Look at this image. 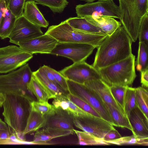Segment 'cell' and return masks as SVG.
<instances>
[{
  "label": "cell",
  "mask_w": 148,
  "mask_h": 148,
  "mask_svg": "<svg viewBox=\"0 0 148 148\" xmlns=\"http://www.w3.org/2000/svg\"><path fill=\"white\" fill-rule=\"evenodd\" d=\"M132 43L124 27L121 26L97 48L92 65L98 70L126 58L132 54Z\"/></svg>",
  "instance_id": "cell-1"
},
{
  "label": "cell",
  "mask_w": 148,
  "mask_h": 148,
  "mask_svg": "<svg viewBox=\"0 0 148 148\" xmlns=\"http://www.w3.org/2000/svg\"><path fill=\"white\" fill-rule=\"evenodd\" d=\"M2 115L5 122L12 133L25 141L23 135L31 110L32 99L27 95L9 93L4 95Z\"/></svg>",
  "instance_id": "cell-2"
},
{
  "label": "cell",
  "mask_w": 148,
  "mask_h": 148,
  "mask_svg": "<svg viewBox=\"0 0 148 148\" xmlns=\"http://www.w3.org/2000/svg\"><path fill=\"white\" fill-rule=\"evenodd\" d=\"M119 19L132 42L138 38L141 20L148 13V0H119Z\"/></svg>",
  "instance_id": "cell-3"
},
{
  "label": "cell",
  "mask_w": 148,
  "mask_h": 148,
  "mask_svg": "<svg viewBox=\"0 0 148 148\" xmlns=\"http://www.w3.org/2000/svg\"><path fill=\"white\" fill-rule=\"evenodd\" d=\"M135 60V56L132 54L123 60L98 69L101 79L109 86H130L136 76Z\"/></svg>",
  "instance_id": "cell-4"
},
{
  "label": "cell",
  "mask_w": 148,
  "mask_h": 148,
  "mask_svg": "<svg viewBox=\"0 0 148 148\" xmlns=\"http://www.w3.org/2000/svg\"><path fill=\"white\" fill-rule=\"evenodd\" d=\"M45 34L59 42L87 43L97 48L108 36L106 34L87 33L75 30L66 21L58 25L50 26Z\"/></svg>",
  "instance_id": "cell-5"
},
{
  "label": "cell",
  "mask_w": 148,
  "mask_h": 148,
  "mask_svg": "<svg viewBox=\"0 0 148 148\" xmlns=\"http://www.w3.org/2000/svg\"><path fill=\"white\" fill-rule=\"evenodd\" d=\"M32 75L28 64L8 74L0 75V93L19 94L33 97L34 94L27 89Z\"/></svg>",
  "instance_id": "cell-6"
},
{
  "label": "cell",
  "mask_w": 148,
  "mask_h": 148,
  "mask_svg": "<svg viewBox=\"0 0 148 148\" xmlns=\"http://www.w3.org/2000/svg\"><path fill=\"white\" fill-rule=\"evenodd\" d=\"M33 55L16 45L0 48V73L12 71L25 64Z\"/></svg>",
  "instance_id": "cell-7"
},
{
  "label": "cell",
  "mask_w": 148,
  "mask_h": 148,
  "mask_svg": "<svg viewBox=\"0 0 148 148\" xmlns=\"http://www.w3.org/2000/svg\"><path fill=\"white\" fill-rule=\"evenodd\" d=\"M66 81L69 92L83 100L97 112L101 118L115 126L103 102L92 90L84 84L68 79Z\"/></svg>",
  "instance_id": "cell-8"
},
{
  "label": "cell",
  "mask_w": 148,
  "mask_h": 148,
  "mask_svg": "<svg viewBox=\"0 0 148 148\" xmlns=\"http://www.w3.org/2000/svg\"><path fill=\"white\" fill-rule=\"evenodd\" d=\"M78 17L84 18L92 16L120 18L119 7L113 0H98L95 2L79 4L75 7Z\"/></svg>",
  "instance_id": "cell-9"
},
{
  "label": "cell",
  "mask_w": 148,
  "mask_h": 148,
  "mask_svg": "<svg viewBox=\"0 0 148 148\" xmlns=\"http://www.w3.org/2000/svg\"><path fill=\"white\" fill-rule=\"evenodd\" d=\"M95 48L87 43L58 42L50 54L66 57L75 63L85 61Z\"/></svg>",
  "instance_id": "cell-10"
},
{
  "label": "cell",
  "mask_w": 148,
  "mask_h": 148,
  "mask_svg": "<svg viewBox=\"0 0 148 148\" xmlns=\"http://www.w3.org/2000/svg\"><path fill=\"white\" fill-rule=\"evenodd\" d=\"M59 72L66 79L80 84L101 79L98 70L85 61L74 63Z\"/></svg>",
  "instance_id": "cell-11"
},
{
  "label": "cell",
  "mask_w": 148,
  "mask_h": 148,
  "mask_svg": "<svg viewBox=\"0 0 148 148\" xmlns=\"http://www.w3.org/2000/svg\"><path fill=\"white\" fill-rule=\"evenodd\" d=\"M73 123L74 126L78 128L101 139L108 132L115 129L107 121L93 115L73 117Z\"/></svg>",
  "instance_id": "cell-12"
},
{
  "label": "cell",
  "mask_w": 148,
  "mask_h": 148,
  "mask_svg": "<svg viewBox=\"0 0 148 148\" xmlns=\"http://www.w3.org/2000/svg\"><path fill=\"white\" fill-rule=\"evenodd\" d=\"M43 34L40 27L32 24L22 15L17 18L8 38L10 42L18 45L21 40L35 38Z\"/></svg>",
  "instance_id": "cell-13"
},
{
  "label": "cell",
  "mask_w": 148,
  "mask_h": 148,
  "mask_svg": "<svg viewBox=\"0 0 148 148\" xmlns=\"http://www.w3.org/2000/svg\"><path fill=\"white\" fill-rule=\"evenodd\" d=\"M58 42L50 35L45 34L39 37L21 40L18 45L25 51L35 53L50 54Z\"/></svg>",
  "instance_id": "cell-14"
},
{
  "label": "cell",
  "mask_w": 148,
  "mask_h": 148,
  "mask_svg": "<svg viewBox=\"0 0 148 148\" xmlns=\"http://www.w3.org/2000/svg\"><path fill=\"white\" fill-rule=\"evenodd\" d=\"M84 84L92 90L103 103L112 105L124 113L114 99L110 86L101 79L89 81Z\"/></svg>",
  "instance_id": "cell-15"
},
{
  "label": "cell",
  "mask_w": 148,
  "mask_h": 148,
  "mask_svg": "<svg viewBox=\"0 0 148 148\" xmlns=\"http://www.w3.org/2000/svg\"><path fill=\"white\" fill-rule=\"evenodd\" d=\"M133 135L143 138H148V119L137 107L132 110L128 117Z\"/></svg>",
  "instance_id": "cell-16"
},
{
  "label": "cell",
  "mask_w": 148,
  "mask_h": 148,
  "mask_svg": "<svg viewBox=\"0 0 148 148\" xmlns=\"http://www.w3.org/2000/svg\"><path fill=\"white\" fill-rule=\"evenodd\" d=\"M46 124L45 127L73 130L74 129L73 116L66 111L56 108L55 113L49 116H45Z\"/></svg>",
  "instance_id": "cell-17"
},
{
  "label": "cell",
  "mask_w": 148,
  "mask_h": 148,
  "mask_svg": "<svg viewBox=\"0 0 148 148\" xmlns=\"http://www.w3.org/2000/svg\"><path fill=\"white\" fill-rule=\"evenodd\" d=\"M75 133L74 130H63L58 128L44 127L43 129L36 132L32 142L36 145H42L53 139L65 136Z\"/></svg>",
  "instance_id": "cell-18"
},
{
  "label": "cell",
  "mask_w": 148,
  "mask_h": 148,
  "mask_svg": "<svg viewBox=\"0 0 148 148\" xmlns=\"http://www.w3.org/2000/svg\"><path fill=\"white\" fill-rule=\"evenodd\" d=\"M67 93L62 94L53 99V105L56 108L61 109L73 117H80L92 115L85 112L70 100Z\"/></svg>",
  "instance_id": "cell-19"
},
{
  "label": "cell",
  "mask_w": 148,
  "mask_h": 148,
  "mask_svg": "<svg viewBox=\"0 0 148 148\" xmlns=\"http://www.w3.org/2000/svg\"><path fill=\"white\" fill-rule=\"evenodd\" d=\"M84 18L108 36L111 35L121 25L120 22L110 17L94 15Z\"/></svg>",
  "instance_id": "cell-20"
},
{
  "label": "cell",
  "mask_w": 148,
  "mask_h": 148,
  "mask_svg": "<svg viewBox=\"0 0 148 148\" xmlns=\"http://www.w3.org/2000/svg\"><path fill=\"white\" fill-rule=\"evenodd\" d=\"M23 15L30 22L40 27L47 28L49 25L48 22L45 19L34 1H26Z\"/></svg>",
  "instance_id": "cell-21"
},
{
  "label": "cell",
  "mask_w": 148,
  "mask_h": 148,
  "mask_svg": "<svg viewBox=\"0 0 148 148\" xmlns=\"http://www.w3.org/2000/svg\"><path fill=\"white\" fill-rule=\"evenodd\" d=\"M33 75L45 89L49 99H54L62 94L68 93L49 80L38 70L33 72Z\"/></svg>",
  "instance_id": "cell-22"
},
{
  "label": "cell",
  "mask_w": 148,
  "mask_h": 148,
  "mask_svg": "<svg viewBox=\"0 0 148 148\" xmlns=\"http://www.w3.org/2000/svg\"><path fill=\"white\" fill-rule=\"evenodd\" d=\"M45 116L40 113L31 110L28 116L23 135H26L36 132L44 127L46 124Z\"/></svg>",
  "instance_id": "cell-23"
},
{
  "label": "cell",
  "mask_w": 148,
  "mask_h": 148,
  "mask_svg": "<svg viewBox=\"0 0 148 148\" xmlns=\"http://www.w3.org/2000/svg\"><path fill=\"white\" fill-rule=\"evenodd\" d=\"M103 103L115 126L126 128L132 132V128L128 118L123 112L112 105Z\"/></svg>",
  "instance_id": "cell-24"
},
{
  "label": "cell",
  "mask_w": 148,
  "mask_h": 148,
  "mask_svg": "<svg viewBox=\"0 0 148 148\" xmlns=\"http://www.w3.org/2000/svg\"><path fill=\"white\" fill-rule=\"evenodd\" d=\"M65 21L73 29L78 31L95 34H106L83 18L71 17Z\"/></svg>",
  "instance_id": "cell-25"
},
{
  "label": "cell",
  "mask_w": 148,
  "mask_h": 148,
  "mask_svg": "<svg viewBox=\"0 0 148 148\" xmlns=\"http://www.w3.org/2000/svg\"><path fill=\"white\" fill-rule=\"evenodd\" d=\"M17 17L6 8L0 25V38L2 39L8 38L15 25Z\"/></svg>",
  "instance_id": "cell-26"
},
{
  "label": "cell",
  "mask_w": 148,
  "mask_h": 148,
  "mask_svg": "<svg viewBox=\"0 0 148 148\" xmlns=\"http://www.w3.org/2000/svg\"><path fill=\"white\" fill-rule=\"evenodd\" d=\"M73 130L78 138V145H110L103 139L97 137L89 133L75 129Z\"/></svg>",
  "instance_id": "cell-27"
},
{
  "label": "cell",
  "mask_w": 148,
  "mask_h": 148,
  "mask_svg": "<svg viewBox=\"0 0 148 148\" xmlns=\"http://www.w3.org/2000/svg\"><path fill=\"white\" fill-rule=\"evenodd\" d=\"M148 45L144 42H139L136 67L140 72L148 69Z\"/></svg>",
  "instance_id": "cell-28"
},
{
  "label": "cell",
  "mask_w": 148,
  "mask_h": 148,
  "mask_svg": "<svg viewBox=\"0 0 148 148\" xmlns=\"http://www.w3.org/2000/svg\"><path fill=\"white\" fill-rule=\"evenodd\" d=\"M27 89L33 93L38 101H48L49 99L45 89L33 75L27 85Z\"/></svg>",
  "instance_id": "cell-29"
},
{
  "label": "cell",
  "mask_w": 148,
  "mask_h": 148,
  "mask_svg": "<svg viewBox=\"0 0 148 148\" xmlns=\"http://www.w3.org/2000/svg\"><path fill=\"white\" fill-rule=\"evenodd\" d=\"M136 97L138 107L148 119V92L143 87L136 88Z\"/></svg>",
  "instance_id": "cell-30"
},
{
  "label": "cell",
  "mask_w": 148,
  "mask_h": 148,
  "mask_svg": "<svg viewBox=\"0 0 148 148\" xmlns=\"http://www.w3.org/2000/svg\"><path fill=\"white\" fill-rule=\"evenodd\" d=\"M109 145L114 144L118 145H141L147 146L148 138H143L132 135L121 137L116 139L106 142Z\"/></svg>",
  "instance_id": "cell-31"
},
{
  "label": "cell",
  "mask_w": 148,
  "mask_h": 148,
  "mask_svg": "<svg viewBox=\"0 0 148 148\" xmlns=\"http://www.w3.org/2000/svg\"><path fill=\"white\" fill-rule=\"evenodd\" d=\"M31 110L41 113L44 116H49L53 114L56 108L53 105L48 101L40 102L34 101L30 103Z\"/></svg>",
  "instance_id": "cell-32"
},
{
  "label": "cell",
  "mask_w": 148,
  "mask_h": 148,
  "mask_svg": "<svg viewBox=\"0 0 148 148\" xmlns=\"http://www.w3.org/2000/svg\"><path fill=\"white\" fill-rule=\"evenodd\" d=\"M33 0L36 4L49 8L54 13L62 12L69 3L67 0Z\"/></svg>",
  "instance_id": "cell-33"
},
{
  "label": "cell",
  "mask_w": 148,
  "mask_h": 148,
  "mask_svg": "<svg viewBox=\"0 0 148 148\" xmlns=\"http://www.w3.org/2000/svg\"><path fill=\"white\" fill-rule=\"evenodd\" d=\"M138 107L136 97V88L128 87L126 92L124 106L125 114L128 117L131 111Z\"/></svg>",
  "instance_id": "cell-34"
},
{
  "label": "cell",
  "mask_w": 148,
  "mask_h": 148,
  "mask_svg": "<svg viewBox=\"0 0 148 148\" xmlns=\"http://www.w3.org/2000/svg\"><path fill=\"white\" fill-rule=\"evenodd\" d=\"M128 87L118 85L110 86L111 93L114 99L124 112L125 99Z\"/></svg>",
  "instance_id": "cell-35"
},
{
  "label": "cell",
  "mask_w": 148,
  "mask_h": 148,
  "mask_svg": "<svg viewBox=\"0 0 148 148\" xmlns=\"http://www.w3.org/2000/svg\"><path fill=\"white\" fill-rule=\"evenodd\" d=\"M6 8L18 18L23 15L26 0H5Z\"/></svg>",
  "instance_id": "cell-36"
},
{
  "label": "cell",
  "mask_w": 148,
  "mask_h": 148,
  "mask_svg": "<svg viewBox=\"0 0 148 148\" xmlns=\"http://www.w3.org/2000/svg\"><path fill=\"white\" fill-rule=\"evenodd\" d=\"M67 96L70 100L85 112L92 115L101 118L90 106L80 98L69 92L67 93Z\"/></svg>",
  "instance_id": "cell-37"
},
{
  "label": "cell",
  "mask_w": 148,
  "mask_h": 148,
  "mask_svg": "<svg viewBox=\"0 0 148 148\" xmlns=\"http://www.w3.org/2000/svg\"><path fill=\"white\" fill-rule=\"evenodd\" d=\"M138 38L139 42L148 45V13L142 18L139 25Z\"/></svg>",
  "instance_id": "cell-38"
},
{
  "label": "cell",
  "mask_w": 148,
  "mask_h": 148,
  "mask_svg": "<svg viewBox=\"0 0 148 148\" xmlns=\"http://www.w3.org/2000/svg\"><path fill=\"white\" fill-rule=\"evenodd\" d=\"M50 69L53 74L58 84L64 91L69 93V89L66 78L60 73L50 67Z\"/></svg>",
  "instance_id": "cell-39"
},
{
  "label": "cell",
  "mask_w": 148,
  "mask_h": 148,
  "mask_svg": "<svg viewBox=\"0 0 148 148\" xmlns=\"http://www.w3.org/2000/svg\"><path fill=\"white\" fill-rule=\"evenodd\" d=\"M122 136L116 129L110 131L104 136L103 139L106 142L119 138Z\"/></svg>",
  "instance_id": "cell-40"
},
{
  "label": "cell",
  "mask_w": 148,
  "mask_h": 148,
  "mask_svg": "<svg viewBox=\"0 0 148 148\" xmlns=\"http://www.w3.org/2000/svg\"><path fill=\"white\" fill-rule=\"evenodd\" d=\"M140 82L142 87L147 88L148 87V69L140 72Z\"/></svg>",
  "instance_id": "cell-41"
},
{
  "label": "cell",
  "mask_w": 148,
  "mask_h": 148,
  "mask_svg": "<svg viewBox=\"0 0 148 148\" xmlns=\"http://www.w3.org/2000/svg\"><path fill=\"white\" fill-rule=\"evenodd\" d=\"M12 134V132L10 130L0 129V139H10Z\"/></svg>",
  "instance_id": "cell-42"
},
{
  "label": "cell",
  "mask_w": 148,
  "mask_h": 148,
  "mask_svg": "<svg viewBox=\"0 0 148 148\" xmlns=\"http://www.w3.org/2000/svg\"><path fill=\"white\" fill-rule=\"evenodd\" d=\"M6 8L5 0H1L0 1V25L3 18L4 11Z\"/></svg>",
  "instance_id": "cell-43"
},
{
  "label": "cell",
  "mask_w": 148,
  "mask_h": 148,
  "mask_svg": "<svg viewBox=\"0 0 148 148\" xmlns=\"http://www.w3.org/2000/svg\"><path fill=\"white\" fill-rule=\"evenodd\" d=\"M0 129L10 130L6 123L0 118Z\"/></svg>",
  "instance_id": "cell-44"
},
{
  "label": "cell",
  "mask_w": 148,
  "mask_h": 148,
  "mask_svg": "<svg viewBox=\"0 0 148 148\" xmlns=\"http://www.w3.org/2000/svg\"><path fill=\"white\" fill-rule=\"evenodd\" d=\"M4 100V95L1 93H0V106H2V104Z\"/></svg>",
  "instance_id": "cell-45"
},
{
  "label": "cell",
  "mask_w": 148,
  "mask_h": 148,
  "mask_svg": "<svg viewBox=\"0 0 148 148\" xmlns=\"http://www.w3.org/2000/svg\"><path fill=\"white\" fill-rule=\"evenodd\" d=\"M81 0L85 1L88 2H92L96 0Z\"/></svg>",
  "instance_id": "cell-46"
},
{
  "label": "cell",
  "mask_w": 148,
  "mask_h": 148,
  "mask_svg": "<svg viewBox=\"0 0 148 148\" xmlns=\"http://www.w3.org/2000/svg\"><path fill=\"white\" fill-rule=\"evenodd\" d=\"M1 106H0V108H1Z\"/></svg>",
  "instance_id": "cell-47"
},
{
  "label": "cell",
  "mask_w": 148,
  "mask_h": 148,
  "mask_svg": "<svg viewBox=\"0 0 148 148\" xmlns=\"http://www.w3.org/2000/svg\"><path fill=\"white\" fill-rule=\"evenodd\" d=\"M1 1V0H0V1Z\"/></svg>",
  "instance_id": "cell-48"
}]
</instances>
